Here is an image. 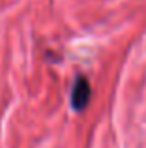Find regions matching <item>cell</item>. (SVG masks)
Listing matches in <instances>:
<instances>
[{"label":"cell","instance_id":"6da1fadb","mask_svg":"<svg viewBox=\"0 0 146 148\" xmlns=\"http://www.w3.org/2000/svg\"><path fill=\"white\" fill-rule=\"evenodd\" d=\"M90 99V84L84 75H79L71 88V105L75 111H83Z\"/></svg>","mask_w":146,"mask_h":148}]
</instances>
